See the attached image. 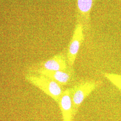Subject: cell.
<instances>
[{
	"label": "cell",
	"mask_w": 121,
	"mask_h": 121,
	"mask_svg": "<svg viewBox=\"0 0 121 121\" xmlns=\"http://www.w3.org/2000/svg\"><path fill=\"white\" fill-rule=\"evenodd\" d=\"M100 84V81L85 79L78 81L71 88H70L74 116L76 114L78 108L84 99Z\"/></svg>",
	"instance_id": "obj_1"
},
{
	"label": "cell",
	"mask_w": 121,
	"mask_h": 121,
	"mask_svg": "<svg viewBox=\"0 0 121 121\" xmlns=\"http://www.w3.org/2000/svg\"><path fill=\"white\" fill-rule=\"evenodd\" d=\"M26 78L58 103L64 91L62 86L59 83L50 78L38 73L28 74L26 75Z\"/></svg>",
	"instance_id": "obj_2"
},
{
	"label": "cell",
	"mask_w": 121,
	"mask_h": 121,
	"mask_svg": "<svg viewBox=\"0 0 121 121\" xmlns=\"http://www.w3.org/2000/svg\"><path fill=\"white\" fill-rule=\"evenodd\" d=\"M84 31L82 25L80 23H76L66 54L68 64L70 67L73 66L81 45L84 41Z\"/></svg>",
	"instance_id": "obj_3"
},
{
	"label": "cell",
	"mask_w": 121,
	"mask_h": 121,
	"mask_svg": "<svg viewBox=\"0 0 121 121\" xmlns=\"http://www.w3.org/2000/svg\"><path fill=\"white\" fill-rule=\"evenodd\" d=\"M96 0H76V23L82 25L85 31L91 28V13Z\"/></svg>",
	"instance_id": "obj_4"
},
{
	"label": "cell",
	"mask_w": 121,
	"mask_h": 121,
	"mask_svg": "<svg viewBox=\"0 0 121 121\" xmlns=\"http://www.w3.org/2000/svg\"><path fill=\"white\" fill-rule=\"evenodd\" d=\"M35 73L51 78L61 86H65L72 82L74 77V71L72 67L69 66L65 70L50 71L45 69H34Z\"/></svg>",
	"instance_id": "obj_5"
},
{
	"label": "cell",
	"mask_w": 121,
	"mask_h": 121,
	"mask_svg": "<svg viewBox=\"0 0 121 121\" xmlns=\"http://www.w3.org/2000/svg\"><path fill=\"white\" fill-rule=\"evenodd\" d=\"M57 103L60 109L62 121H73L74 115L70 88L63 91Z\"/></svg>",
	"instance_id": "obj_6"
},
{
	"label": "cell",
	"mask_w": 121,
	"mask_h": 121,
	"mask_svg": "<svg viewBox=\"0 0 121 121\" xmlns=\"http://www.w3.org/2000/svg\"><path fill=\"white\" fill-rule=\"evenodd\" d=\"M67 58L63 53L55 55L51 58L42 62L34 69H45L50 71L65 70L69 68Z\"/></svg>",
	"instance_id": "obj_7"
},
{
	"label": "cell",
	"mask_w": 121,
	"mask_h": 121,
	"mask_svg": "<svg viewBox=\"0 0 121 121\" xmlns=\"http://www.w3.org/2000/svg\"><path fill=\"white\" fill-rule=\"evenodd\" d=\"M103 75L110 82L121 91V74L104 72Z\"/></svg>",
	"instance_id": "obj_8"
}]
</instances>
